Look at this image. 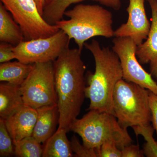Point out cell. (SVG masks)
Listing matches in <instances>:
<instances>
[{"mask_svg":"<svg viewBox=\"0 0 157 157\" xmlns=\"http://www.w3.org/2000/svg\"><path fill=\"white\" fill-rule=\"evenodd\" d=\"M64 15L69 19L59 21L55 25L74 40L80 51L85 42L93 37L114 36L112 13L102 6L78 4L66 10Z\"/></svg>","mask_w":157,"mask_h":157,"instance_id":"obj_3","label":"cell"},{"mask_svg":"<svg viewBox=\"0 0 157 157\" xmlns=\"http://www.w3.org/2000/svg\"><path fill=\"white\" fill-rule=\"evenodd\" d=\"M149 90L139 85L121 79L113 94V114L123 128L151 125Z\"/></svg>","mask_w":157,"mask_h":157,"instance_id":"obj_5","label":"cell"},{"mask_svg":"<svg viewBox=\"0 0 157 157\" xmlns=\"http://www.w3.org/2000/svg\"><path fill=\"white\" fill-rule=\"evenodd\" d=\"M20 90L26 106L37 109L57 104L53 62L34 63Z\"/></svg>","mask_w":157,"mask_h":157,"instance_id":"obj_6","label":"cell"},{"mask_svg":"<svg viewBox=\"0 0 157 157\" xmlns=\"http://www.w3.org/2000/svg\"><path fill=\"white\" fill-rule=\"evenodd\" d=\"M70 40L60 29L49 37L24 40L14 46L15 59L25 64L53 62L69 47Z\"/></svg>","mask_w":157,"mask_h":157,"instance_id":"obj_8","label":"cell"},{"mask_svg":"<svg viewBox=\"0 0 157 157\" xmlns=\"http://www.w3.org/2000/svg\"><path fill=\"white\" fill-rule=\"evenodd\" d=\"M14 155L17 157H42L43 147L33 136L14 142Z\"/></svg>","mask_w":157,"mask_h":157,"instance_id":"obj_18","label":"cell"},{"mask_svg":"<svg viewBox=\"0 0 157 157\" xmlns=\"http://www.w3.org/2000/svg\"><path fill=\"white\" fill-rule=\"evenodd\" d=\"M20 27L25 40L46 38L57 33L56 25L48 23L42 17L34 0H1Z\"/></svg>","mask_w":157,"mask_h":157,"instance_id":"obj_7","label":"cell"},{"mask_svg":"<svg viewBox=\"0 0 157 157\" xmlns=\"http://www.w3.org/2000/svg\"><path fill=\"white\" fill-rule=\"evenodd\" d=\"M13 48L14 46L9 43L5 42H1L0 63H6L10 61L13 59H15Z\"/></svg>","mask_w":157,"mask_h":157,"instance_id":"obj_24","label":"cell"},{"mask_svg":"<svg viewBox=\"0 0 157 157\" xmlns=\"http://www.w3.org/2000/svg\"><path fill=\"white\" fill-rule=\"evenodd\" d=\"M70 144L75 157H98L97 149L88 148L83 144L82 145L75 135L72 137Z\"/></svg>","mask_w":157,"mask_h":157,"instance_id":"obj_22","label":"cell"},{"mask_svg":"<svg viewBox=\"0 0 157 157\" xmlns=\"http://www.w3.org/2000/svg\"><path fill=\"white\" fill-rule=\"evenodd\" d=\"M149 104L151 110L152 126L157 135V95L149 90Z\"/></svg>","mask_w":157,"mask_h":157,"instance_id":"obj_26","label":"cell"},{"mask_svg":"<svg viewBox=\"0 0 157 157\" xmlns=\"http://www.w3.org/2000/svg\"><path fill=\"white\" fill-rule=\"evenodd\" d=\"M34 1L36 4L37 8L39 12L42 15L45 6L52 0H34Z\"/></svg>","mask_w":157,"mask_h":157,"instance_id":"obj_27","label":"cell"},{"mask_svg":"<svg viewBox=\"0 0 157 157\" xmlns=\"http://www.w3.org/2000/svg\"><path fill=\"white\" fill-rule=\"evenodd\" d=\"M70 130L79 135L88 148L99 149L104 142L111 141L121 150L132 142L128 130L120 124L115 116L97 110H90L76 119Z\"/></svg>","mask_w":157,"mask_h":157,"instance_id":"obj_4","label":"cell"},{"mask_svg":"<svg viewBox=\"0 0 157 157\" xmlns=\"http://www.w3.org/2000/svg\"><path fill=\"white\" fill-rule=\"evenodd\" d=\"M148 2L151 10L150 30L146 41L137 45L136 55L141 64H149L151 74L157 80V1Z\"/></svg>","mask_w":157,"mask_h":157,"instance_id":"obj_11","label":"cell"},{"mask_svg":"<svg viewBox=\"0 0 157 157\" xmlns=\"http://www.w3.org/2000/svg\"><path fill=\"white\" fill-rule=\"evenodd\" d=\"M24 104L20 86L7 82L0 84V118L5 120L22 107Z\"/></svg>","mask_w":157,"mask_h":157,"instance_id":"obj_14","label":"cell"},{"mask_svg":"<svg viewBox=\"0 0 157 157\" xmlns=\"http://www.w3.org/2000/svg\"><path fill=\"white\" fill-rule=\"evenodd\" d=\"M86 0H55L56 3L58 7L62 10L66 11L68 7L73 4L80 2ZM98 2L101 4L107 7L112 8L114 10H119L121 6V0H92Z\"/></svg>","mask_w":157,"mask_h":157,"instance_id":"obj_21","label":"cell"},{"mask_svg":"<svg viewBox=\"0 0 157 157\" xmlns=\"http://www.w3.org/2000/svg\"><path fill=\"white\" fill-rule=\"evenodd\" d=\"M86 48L92 54L95 70L89 73L86 97L89 99L88 110H97L113 114V94L118 82L123 78L119 58L109 47H101L97 40L85 43Z\"/></svg>","mask_w":157,"mask_h":157,"instance_id":"obj_2","label":"cell"},{"mask_svg":"<svg viewBox=\"0 0 157 157\" xmlns=\"http://www.w3.org/2000/svg\"><path fill=\"white\" fill-rule=\"evenodd\" d=\"M78 48L69 47L53 62L59 113V127L67 132L77 118L84 102L86 66Z\"/></svg>","mask_w":157,"mask_h":157,"instance_id":"obj_1","label":"cell"},{"mask_svg":"<svg viewBox=\"0 0 157 157\" xmlns=\"http://www.w3.org/2000/svg\"><path fill=\"white\" fill-rule=\"evenodd\" d=\"M135 135H141L146 141L144 146V155L147 157H157V142L153 137L155 129L151 124L146 126H135L132 127Z\"/></svg>","mask_w":157,"mask_h":157,"instance_id":"obj_19","label":"cell"},{"mask_svg":"<svg viewBox=\"0 0 157 157\" xmlns=\"http://www.w3.org/2000/svg\"><path fill=\"white\" fill-rule=\"evenodd\" d=\"M37 118V109L24 105L5 120L13 143L32 136Z\"/></svg>","mask_w":157,"mask_h":157,"instance_id":"obj_12","label":"cell"},{"mask_svg":"<svg viewBox=\"0 0 157 157\" xmlns=\"http://www.w3.org/2000/svg\"></svg>","mask_w":157,"mask_h":157,"instance_id":"obj_28","label":"cell"},{"mask_svg":"<svg viewBox=\"0 0 157 157\" xmlns=\"http://www.w3.org/2000/svg\"><path fill=\"white\" fill-rule=\"evenodd\" d=\"M98 150V157H121V151L114 142H104Z\"/></svg>","mask_w":157,"mask_h":157,"instance_id":"obj_23","label":"cell"},{"mask_svg":"<svg viewBox=\"0 0 157 157\" xmlns=\"http://www.w3.org/2000/svg\"><path fill=\"white\" fill-rule=\"evenodd\" d=\"M34 64L17 61L1 63L0 81L21 86L33 69Z\"/></svg>","mask_w":157,"mask_h":157,"instance_id":"obj_17","label":"cell"},{"mask_svg":"<svg viewBox=\"0 0 157 157\" xmlns=\"http://www.w3.org/2000/svg\"><path fill=\"white\" fill-rule=\"evenodd\" d=\"M145 1L129 0V6L127 9L128 14V21L114 31V36L128 37L137 45L147 39L151 24L147 16Z\"/></svg>","mask_w":157,"mask_h":157,"instance_id":"obj_10","label":"cell"},{"mask_svg":"<svg viewBox=\"0 0 157 157\" xmlns=\"http://www.w3.org/2000/svg\"><path fill=\"white\" fill-rule=\"evenodd\" d=\"M121 151V157H143V150H140L138 145L129 144L124 147Z\"/></svg>","mask_w":157,"mask_h":157,"instance_id":"obj_25","label":"cell"},{"mask_svg":"<svg viewBox=\"0 0 157 157\" xmlns=\"http://www.w3.org/2000/svg\"><path fill=\"white\" fill-rule=\"evenodd\" d=\"M112 50L121 62L123 79L139 85L157 95V83L141 66L136 55L137 45L128 37H116Z\"/></svg>","mask_w":157,"mask_h":157,"instance_id":"obj_9","label":"cell"},{"mask_svg":"<svg viewBox=\"0 0 157 157\" xmlns=\"http://www.w3.org/2000/svg\"><path fill=\"white\" fill-rule=\"evenodd\" d=\"M36 109L37 120L32 136L40 143H45L55 132L57 124H59L57 104L44 106Z\"/></svg>","mask_w":157,"mask_h":157,"instance_id":"obj_13","label":"cell"},{"mask_svg":"<svg viewBox=\"0 0 157 157\" xmlns=\"http://www.w3.org/2000/svg\"><path fill=\"white\" fill-rule=\"evenodd\" d=\"M2 3H0V41L14 46L25 40L19 25L11 17Z\"/></svg>","mask_w":157,"mask_h":157,"instance_id":"obj_15","label":"cell"},{"mask_svg":"<svg viewBox=\"0 0 157 157\" xmlns=\"http://www.w3.org/2000/svg\"><path fill=\"white\" fill-rule=\"evenodd\" d=\"M67 133L64 129L58 128L45 142L42 157H74L70 141L67 137Z\"/></svg>","mask_w":157,"mask_h":157,"instance_id":"obj_16","label":"cell"},{"mask_svg":"<svg viewBox=\"0 0 157 157\" xmlns=\"http://www.w3.org/2000/svg\"><path fill=\"white\" fill-rule=\"evenodd\" d=\"M14 155V146L9 134L5 120L0 118V157H9Z\"/></svg>","mask_w":157,"mask_h":157,"instance_id":"obj_20","label":"cell"}]
</instances>
